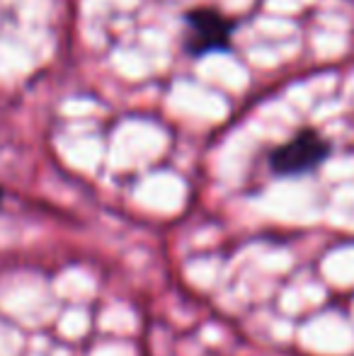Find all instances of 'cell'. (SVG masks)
Listing matches in <instances>:
<instances>
[{
	"mask_svg": "<svg viewBox=\"0 0 354 356\" xmlns=\"http://www.w3.org/2000/svg\"><path fill=\"white\" fill-rule=\"evenodd\" d=\"M330 155V143L313 129H303L287 143L277 145L269 155V165L282 177H296V175L313 172Z\"/></svg>",
	"mask_w": 354,
	"mask_h": 356,
	"instance_id": "obj_1",
	"label": "cell"
},
{
	"mask_svg": "<svg viewBox=\"0 0 354 356\" xmlns=\"http://www.w3.org/2000/svg\"><path fill=\"white\" fill-rule=\"evenodd\" d=\"M184 51L189 56H204V54L223 51L231 47L233 37V22L223 13L214 8H194L184 15Z\"/></svg>",
	"mask_w": 354,
	"mask_h": 356,
	"instance_id": "obj_2",
	"label": "cell"
},
{
	"mask_svg": "<svg viewBox=\"0 0 354 356\" xmlns=\"http://www.w3.org/2000/svg\"><path fill=\"white\" fill-rule=\"evenodd\" d=\"M0 199H3V194H0Z\"/></svg>",
	"mask_w": 354,
	"mask_h": 356,
	"instance_id": "obj_3",
	"label": "cell"
}]
</instances>
